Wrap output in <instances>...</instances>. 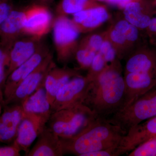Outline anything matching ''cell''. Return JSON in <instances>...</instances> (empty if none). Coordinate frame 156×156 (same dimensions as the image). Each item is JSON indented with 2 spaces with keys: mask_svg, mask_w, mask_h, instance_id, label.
I'll return each instance as SVG.
<instances>
[{
  "mask_svg": "<svg viewBox=\"0 0 156 156\" xmlns=\"http://www.w3.org/2000/svg\"><path fill=\"white\" fill-rule=\"evenodd\" d=\"M91 88L84 104L98 118L107 119L122 109L126 98V84L121 66L115 61L92 78Z\"/></svg>",
  "mask_w": 156,
  "mask_h": 156,
  "instance_id": "cell-1",
  "label": "cell"
},
{
  "mask_svg": "<svg viewBox=\"0 0 156 156\" xmlns=\"http://www.w3.org/2000/svg\"><path fill=\"white\" fill-rule=\"evenodd\" d=\"M125 135L122 130L107 119L98 118L80 134L71 138H60L65 154L85 156L93 152L119 146Z\"/></svg>",
  "mask_w": 156,
  "mask_h": 156,
  "instance_id": "cell-2",
  "label": "cell"
},
{
  "mask_svg": "<svg viewBox=\"0 0 156 156\" xmlns=\"http://www.w3.org/2000/svg\"><path fill=\"white\" fill-rule=\"evenodd\" d=\"M97 119L89 107L80 104L52 113L46 126L60 138H71Z\"/></svg>",
  "mask_w": 156,
  "mask_h": 156,
  "instance_id": "cell-3",
  "label": "cell"
},
{
  "mask_svg": "<svg viewBox=\"0 0 156 156\" xmlns=\"http://www.w3.org/2000/svg\"><path fill=\"white\" fill-rule=\"evenodd\" d=\"M156 116V85L107 119L113 125L119 126L126 134L143 121Z\"/></svg>",
  "mask_w": 156,
  "mask_h": 156,
  "instance_id": "cell-4",
  "label": "cell"
},
{
  "mask_svg": "<svg viewBox=\"0 0 156 156\" xmlns=\"http://www.w3.org/2000/svg\"><path fill=\"white\" fill-rule=\"evenodd\" d=\"M52 28L57 61L66 63L75 54L80 31L73 20L64 15H57Z\"/></svg>",
  "mask_w": 156,
  "mask_h": 156,
  "instance_id": "cell-5",
  "label": "cell"
},
{
  "mask_svg": "<svg viewBox=\"0 0 156 156\" xmlns=\"http://www.w3.org/2000/svg\"><path fill=\"white\" fill-rule=\"evenodd\" d=\"M92 79L88 75L77 76L59 90L52 105V113L83 104L92 84Z\"/></svg>",
  "mask_w": 156,
  "mask_h": 156,
  "instance_id": "cell-6",
  "label": "cell"
},
{
  "mask_svg": "<svg viewBox=\"0 0 156 156\" xmlns=\"http://www.w3.org/2000/svg\"><path fill=\"white\" fill-rule=\"evenodd\" d=\"M54 63L51 53L20 84L11 97L5 101L4 106L10 104H22L44 81L48 72Z\"/></svg>",
  "mask_w": 156,
  "mask_h": 156,
  "instance_id": "cell-7",
  "label": "cell"
},
{
  "mask_svg": "<svg viewBox=\"0 0 156 156\" xmlns=\"http://www.w3.org/2000/svg\"><path fill=\"white\" fill-rule=\"evenodd\" d=\"M53 20L48 7L35 4L25 8L23 34L42 39L52 28Z\"/></svg>",
  "mask_w": 156,
  "mask_h": 156,
  "instance_id": "cell-8",
  "label": "cell"
},
{
  "mask_svg": "<svg viewBox=\"0 0 156 156\" xmlns=\"http://www.w3.org/2000/svg\"><path fill=\"white\" fill-rule=\"evenodd\" d=\"M51 53L43 45L28 60L14 70L6 79L4 87V102L11 97L20 84Z\"/></svg>",
  "mask_w": 156,
  "mask_h": 156,
  "instance_id": "cell-9",
  "label": "cell"
},
{
  "mask_svg": "<svg viewBox=\"0 0 156 156\" xmlns=\"http://www.w3.org/2000/svg\"><path fill=\"white\" fill-rule=\"evenodd\" d=\"M44 45L41 39L24 35L17 39L8 50L7 78L14 70L31 58Z\"/></svg>",
  "mask_w": 156,
  "mask_h": 156,
  "instance_id": "cell-10",
  "label": "cell"
},
{
  "mask_svg": "<svg viewBox=\"0 0 156 156\" xmlns=\"http://www.w3.org/2000/svg\"><path fill=\"white\" fill-rule=\"evenodd\" d=\"M48 122L36 115L23 112L17 135L13 144L26 155L32 145L46 127Z\"/></svg>",
  "mask_w": 156,
  "mask_h": 156,
  "instance_id": "cell-11",
  "label": "cell"
},
{
  "mask_svg": "<svg viewBox=\"0 0 156 156\" xmlns=\"http://www.w3.org/2000/svg\"><path fill=\"white\" fill-rule=\"evenodd\" d=\"M156 136V116L133 127L121 139L118 147V155L128 153L137 146Z\"/></svg>",
  "mask_w": 156,
  "mask_h": 156,
  "instance_id": "cell-12",
  "label": "cell"
},
{
  "mask_svg": "<svg viewBox=\"0 0 156 156\" xmlns=\"http://www.w3.org/2000/svg\"><path fill=\"white\" fill-rule=\"evenodd\" d=\"M126 98L124 107L156 85V74L146 72L125 73Z\"/></svg>",
  "mask_w": 156,
  "mask_h": 156,
  "instance_id": "cell-13",
  "label": "cell"
},
{
  "mask_svg": "<svg viewBox=\"0 0 156 156\" xmlns=\"http://www.w3.org/2000/svg\"><path fill=\"white\" fill-rule=\"evenodd\" d=\"M0 115V142H13L17 136L18 128L23 115L22 105H6Z\"/></svg>",
  "mask_w": 156,
  "mask_h": 156,
  "instance_id": "cell-14",
  "label": "cell"
},
{
  "mask_svg": "<svg viewBox=\"0 0 156 156\" xmlns=\"http://www.w3.org/2000/svg\"><path fill=\"white\" fill-rule=\"evenodd\" d=\"M25 8H14L0 25V44L9 49L17 39L24 35L23 25Z\"/></svg>",
  "mask_w": 156,
  "mask_h": 156,
  "instance_id": "cell-15",
  "label": "cell"
},
{
  "mask_svg": "<svg viewBox=\"0 0 156 156\" xmlns=\"http://www.w3.org/2000/svg\"><path fill=\"white\" fill-rule=\"evenodd\" d=\"M80 75L78 71L66 67L59 68L54 63L48 72L44 85L48 100L52 107L59 90L72 79Z\"/></svg>",
  "mask_w": 156,
  "mask_h": 156,
  "instance_id": "cell-16",
  "label": "cell"
},
{
  "mask_svg": "<svg viewBox=\"0 0 156 156\" xmlns=\"http://www.w3.org/2000/svg\"><path fill=\"white\" fill-rule=\"evenodd\" d=\"M27 156H62L64 155L60 138L45 127Z\"/></svg>",
  "mask_w": 156,
  "mask_h": 156,
  "instance_id": "cell-17",
  "label": "cell"
},
{
  "mask_svg": "<svg viewBox=\"0 0 156 156\" xmlns=\"http://www.w3.org/2000/svg\"><path fill=\"white\" fill-rule=\"evenodd\" d=\"M44 82L45 80L21 105L23 112L36 115L48 122L52 114V110L47 98Z\"/></svg>",
  "mask_w": 156,
  "mask_h": 156,
  "instance_id": "cell-18",
  "label": "cell"
},
{
  "mask_svg": "<svg viewBox=\"0 0 156 156\" xmlns=\"http://www.w3.org/2000/svg\"><path fill=\"white\" fill-rule=\"evenodd\" d=\"M108 17L105 8L91 6L73 14V20L81 32L96 28L107 20Z\"/></svg>",
  "mask_w": 156,
  "mask_h": 156,
  "instance_id": "cell-19",
  "label": "cell"
},
{
  "mask_svg": "<svg viewBox=\"0 0 156 156\" xmlns=\"http://www.w3.org/2000/svg\"><path fill=\"white\" fill-rule=\"evenodd\" d=\"M146 72L156 74V58L144 53H138L127 60L125 73Z\"/></svg>",
  "mask_w": 156,
  "mask_h": 156,
  "instance_id": "cell-20",
  "label": "cell"
},
{
  "mask_svg": "<svg viewBox=\"0 0 156 156\" xmlns=\"http://www.w3.org/2000/svg\"><path fill=\"white\" fill-rule=\"evenodd\" d=\"M141 6L138 2L131 1L124 9L125 20L137 28L148 27L150 17L141 12Z\"/></svg>",
  "mask_w": 156,
  "mask_h": 156,
  "instance_id": "cell-21",
  "label": "cell"
},
{
  "mask_svg": "<svg viewBox=\"0 0 156 156\" xmlns=\"http://www.w3.org/2000/svg\"><path fill=\"white\" fill-rule=\"evenodd\" d=\"M91 0H61L56 7L58 15H73L91 7Z\"/></svg>",
  "mask_w": 156,
  "mask_h": 156,
  "instance_id": "cell-22",
  "label": "cell"
},
{
  "mask_svg": "<svg viewBox=\"0 0 156 156\" xmlns=\"http://www.w3.org/2000/svg\"><path fill=\"white\" fill-rule=\"evenodd\" d=\"M8 66V49L0 44V104L4 106L5 102L3 92L7 79Z\"/></svg>",
  "mask_w": 156,
  "mask_h": 156,
  "instance_id": "cell-23",
  "label": "cell"
},
{
  "mask_svg": "<svg viewBox=\"0 0 156 156\" xmlns=\"http://www.w3.org/2000/svg\"><path fill=\"white\" fill-rule=\"evenodd\" d=\"M96 53L80 44L76 49L75 55L81 68L89 69Z\"/></svg>",
  "mask_w": 156,
  "mask_h": 156,
  "instance_id": "cell-24",
  "label": "cell"
},
{
  "mask_svg": "<svg viewBox=\"0 0 156 156\" xmlns=\"http://www.w3.org/2000/svg\"><path fill=\"white\" fill-rule=\"evenodd\" d=\"M128 156H156V136L150 138L131 151Z\"/></svg>",
  "mask_w": 156,
  "mask_h": 156,
  "instance_id": "cell-25",
  "label": "cell"
},
{
  "mask_svg": "<svg viewBox=\"0 0 156 156\" xmlns=\"http://www.w3.org/2000/svg\"><path fill=\"white\" fill-rule=\"evenodd\" d=\"M114 28L122 34L127 42H134L138 38V28L126 20H122L117 22Z\"/></svg>",
  "mask_w": 156,
  "mask_h": 156,
  "instance_id": "cell-26",
  "label": "cell"
},
{
  "mask_svg": "<svg viewBox=\"0 0 156 156\" xmlns=\"http://www.w3.org/2000/svg\"><path fill=\"white\" fill-rule=\"evenodd\" d=\"M106 61L104 58L103 55L98 52L93 58L87 75L92 78L95 75L101 72L107 65Z\"/></svg>",
  "mask_w": 156,
  "mask_h": 156,
  "instance_id": "cell-27",
  "label": "cell"
},
{
  "mask_svg": "<svg viewBox=\"0 0 156 156\" xmlns=\"http://www.w3.org/2000/svg\"><path fill=\"white\" fill-rule=\"evenodd\" d=\"M104 41L101 36L96 34L84 39L80 44L97 53L99 52Z\"/></svg>",
  "mask_w": 156,
  "mask_h": 156,
  "instance_id": "cell-28",
  "label": "cell"
},
{
  "mask_svg": "<svg viewBox=\"0 0 156 156\" xmlns=\"http://www.w3.org/2000/svg\"><path fill=\"white\" fill-rule=\"evenodd\" d=\"M98 52L103 55L107 63L115 61L116 51L111 42L109 41L104 40L103 41Z\"/></svg>",
  "mask_w": 156,
  "mask_h": 156,
  "instance_id": "cell-29",
  "label": "cell"
},
{
  "mask_svg": "<svg viewBox=\"0 0 156 156\" xmlns=\"http://www.w3.org/2000/svg\"><path fill=\"white\" fill-rule=\"evenodd\" d=\"M14 8L11 0H0V25Z\"/></svg>",
  "mask_w": 156,
  "mask_h": 156,
  "instance_id": "cell-30",
  "label": "cell"
},
{
  "mask_svg": "<svg viewBox=\"0 0 156 156\" xmlns=\"http://www.w3.org/2000/svg\"><path fill=\"white\" fill-rule=\"evenodd\" d=\"M21 151L13 144L9 146L0 147V156H19Z\"/></svg>",
  "mask_w": 156,
  "mask_h": 156,
  "instance_id": "cell-31",
  "label": "cell"
},
{
  "mask_svg": "<svg viewBox=\"0 0 156 156\" xmlns=\"http://www.w3.org/2000/svg\"><path fill=\"white\" fill-rule=\"evenodd\" d=\"M109 37L112 42L118 45H123L127 42L122 34L114 28L111 30Z\"/></svg>",
  "mask_w": 156,
  "mask_h": 156,
  "instance_id": "cell-32",
  "label": "cell"
},
{
  "mask_svg": "<svg viewBox=\"0 0 156 156\" xmlns=\"http://www.w3.org/2000/svg\"><path fill=\"white\" fill-rule=\"evenodd\" d=\"M132 0H107V2L111 5L118 6L123 9Z\"/></svg>",
  "mask_w": 156,
  "mask_h": 156,
  "instance_id": "cell-33",
  "label": "cell"
},
{
  "mask_svg": "<svg viewBox=\"0 0 156 156\" xmlns=\"http://www.w3.org/2000/svg\"><path fill=\"white\" fill-rule=\"evenodd\" d=\"M36 4L47 6L53 2L54 0H34Z\"/></svg>",
  "mask_w": 156,
  "mask_h": 156,
  "instance_id": "cell-34",
  "label": "cell"
},
{
  "mask_svg": "<svg viewBox=\"0 0 156 156\" xmlns=\"http://www.w3.org/2000/svg\"><path fill=\"white\" fill-rule=\"evenodd\" d=\"M148 27L152 31L156 32V18L151 19Z\"/></svg>",
  "mask_w": 156,
  "mask_h": 156,
  "instance_id": "cell-35",
  "label": "cell"
},
{
  "mask_svg": "<svg viewBox=\"0 0 156 156\" xmlns=\"http://www.w3.org/2000/svg\"><path fill=\"white\" fill-rule=\"evenodd\" d=\"M1 104H0V115H1Z\"/></svg>",
  "mask_w": 156,
  "mask_h": 156,
  "instance_id": "cell-36",
  "label": "cell"
},
{
  "mask_svg": "<svg viewBox=\"0 0 156 156\" xmlns=\"http://www.w3.org/2000/svg\"><path fill=\"white\" fill-rule=\"evenodd\" d=\"M99 1H101V2H103V1H107V0H98Z\"/></svg>",
  "mask_w": 156,
  "mask_h": 156,
  "instance_id": "cell-37",
  "label": "cell"
}]
</instances>
